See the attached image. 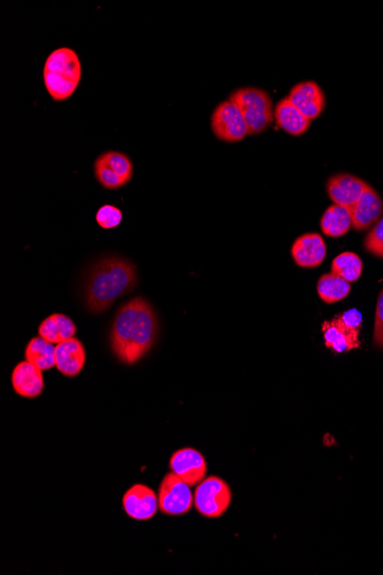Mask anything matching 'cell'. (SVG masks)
<instances>
[{"instance_id":"1","label":"cell","mask_w":383,"mask_h":575,"mask_svg":"<svg viewBox=\"0 0 383 575\" xmlns=\"http://www.w3.org/2000/svg\"><path fill=\"white\" fill-rule=\"evenodd\" d=\"M158 334L159 321L153 307L138 296L116 312L110 337L113 354L121 363L134 365L154 347Z\"/></svg>"},{"instance_id":"2","label":"cell","mask_w":383,"mask_h":575,"mask_svg":"<svg viewBox=\"0 0 383 575\" xmlns=\"http://www.w3.org/2000/svg\"><path fill=\"white\" fill-rule=\"evenodd\" d=\"M137 285V268L121 256L99 260L86 273L83 299L93 315L108 311L117 299L132 293Z\"/></svg>"},{"instance_id":"3","label":"cell","mask_w":383,"mask_h":575,"mask_svg":"<svg viewBox=\"0 0 383 575\" xmlns=\"http://www.w3.org/2000/svg\"><path fill=\"white\" fill-rule=\"evenodd\" d=\"M47 93L55 102L72 97L82 80L80 56L69 47H60L47 56L43 71Z\"/></svg>"},{"instance_id":"4","label":"cell","mask_w":383,"mask_h":575,"mask_svg":"<svg viewBox=\"0 0 383 575\" xmlns=\"http://www.w3.org/2000/svg\"><path fill=\"white\" fill-rule=\"evenodd\" d=\"M241 112L250 134H260L272 124L274 110L271 97L262 89L241 88L233 91L229 98Z\"/></svg>"},{"instance_id":"5","label":"cell","mask_w":383,"mask_h":575,"mask_svg":"<svg viewBox=\"0 0 383 575\" xmlns=\"http://www.w3.org/2000/svg\"><path fill=\"white\" fill-rule=\"evenodd\" d=\"M232 502V491L223 479L209 477L194 491V507L200 515L216 520L224 515Z\"/></svg>"},{"instance_id":"6","label":"cell","mask_w":383,"mask_h":575,"mask_svg":"<svg viewBox=\"0 0 383 575\" xmlns=\"http://www.w3.org/2000/svg\"><path fill=\"white\" fill-rule=\"evenodd\" d=\"M159 510L167 516H182L190 512L194 504L191 486L182 479L170 472L159 487Z\"/></svg>"},{"instance_id":"7","label":"cell","mask_w":383,"mask_h":575,"mask_svg":"<svg viewBox=\"0 0 383 575\" xmlns=\"http://www.w3.org/2000/svg\"><path fill=\"white\" fill-rule=\"evenodd\" d=\"M211 129L216 138L224 143L241 142L250 134L241 112L230 100L217 104L211 115Z\"/></svg>"},{"instance_id":"8","label":"cell","mask_w":383,"mask_h":575,"mask_svg":"<svg viewBox=\"0 0 383 575\" xmlns=\"http://www.w3.org/2000/svg\"><path fill=\"white\" fill-rule=\"evenodd\" d=\"M170 470L190 486H195L206 478L207 461L201 452L193 448H182L173 452Z\"/></svg>"},{"instance_id":"9","label":"cell","mask_w":383,"mask_h":575,"mask_svg":"<svg viewBox=\"0 0 383 575\" xmlns=\"http://www.w3.org/2000/svg\"><path fill=\"white\" fill-rule=\"evenodd\" d=\"M122 503L126 515L136 520H150L159 510V498L155 491L142 483L126 491Z\"/></svg>"},{"instance_id":"10","label":"cell","mask_w":383,"mask_h":575,"mask_svg":"<svg viewBox=\"0 0 383 575\" xmlns=\"http://www.w3.org/2000/svg\"><path fill=\"white\" fill-rule=\"evenodd\" d=\"M352 228L358 231L368 230L381 220L383 202L380 194L371 185L360 195L358 202L350 208Z\"/></svg>"},{"instance_id":"11","label":"cell","mask_w":383,"mask_h":575,"mask_svg":"<svg viewBox=\"0 0 383 575\" xmlns=\"http://www.w3.org/2000/svg\"><path fill=\"white\" fill-rule=\"evenodd\" d=\"M368 186V183L350 173H338L328 182V193L334 204L351 208Z\"/></svg>"},{"instance_id":"12","label":"cell","mask_w":383,"mask_h":575,"mask_svg":"<svg viewBox=\"0 0 383 575\" xmlns=\"http://www.w3.org/2000/svg\"><path fill=\"white\" fill-rule=\"evenodd\" d=\"M289 98L310 121L321 115L326 104L324 91L312 81L296 84L291 89Z\"/></svg>"},{"instance_id":"13","label":"cell","mask_w":383,"mask_h":575,"mask_svg":"<svg viewBox=\"0 0 383 575\" xmlns=\"http://www.w3.org/2000/svg\"><path fill=\"white\" fill-rule=\"evenodd\" d=\"M323 330L325 345L335 352H345L360 347L359 331L350 328L343 322L341 315L332 321L324 322Z\"/></svg>"},{"instance_id":"14","label":"cell","mask_w":383,"mask_h":575,"mask_svg":"<svg viewBox=\"0 0 383 575\" xmlns=\"http://www.w3.org/2000/svg\"><path fill=\"white\" fill-rule=\"evenodd\" d=\"M290 253L299 267L307 269L319 267L326 258L324 239L318 233L303 234L296 239Z\"/></svg>"},{"instance_id":"15","label":"cell","mask_w":383,"mask_h":575,"mask_svg":"<svg viewBox=\"0 0 383 575\" xmlns=\"http://www.w3.org/2000/svg\"><path fill=\"white\" fill-rule=\"evenodd\" d=\"M12 386L17 395L36 399L44 391L45 382L41 369L28 361L20 362L12 372Z\"/></svg>"},{"instance_id":"16","label":"cell","mask_w":383,"mask_h":575,"mask_svg":"<svg viewBox=\"0 0 383 575\" xmlns=\"http://www.w3.org/2000/svg\"><path fill=\"white\" fill-rule=\"evenodd\" d=\"M86 362V352L81 340L72 338L55 346V367L66 377H76Z\"/></svg>"},{"instance_id":"17","label":"cell","mask_w":383,"mask_h":575,"mask_svg":"<svg viewBox=\"0 0 383 575\" xmlns=\"http://www.w3.org/2000/svg\"><path fill=\"white\" fill-rule=\"evenodd\" d=\"M274 119L278 126L291 136H301L311 125V121L290 102L289 97L277 104L274 108Z\"/></svg>"},{"instance_id":"18","label":"cell","mask_w":383,"mask_h":575,"mask_svg":"<svg viewBox=\"0 0 383 575\" xmlns=\"http://www.w3.org/2000/svg\"><path fill=\"white\" fill-rule=\"evenodd\" d=\"M76 325L71 317L64 313H54L42 322L38 328L39 337L47 340L51 343H59L74 338L76 334Z\"/></svg>"},{"instance_id":"19","label":"cell","mask_w":383,"mask_h":575,"mask_svg":"<svg viewBox=\"0 0 383 575\" xmlns=\"http://www.w3.org/2000/svg\"><path fill=\"white\" fill-rule=\"evenodd\" d=\"M352 226L350 209L339 204L326 209L320 221L321 231L326 236L338 238L345 236Z\"/></svg>"},{"instance_id":"20","label":"cell","mask_w":383,"mask_h":575,"mask_svg":"<svg viewBox=\"0 0 383 575\" xmlns=\"http://www.w3.org/2000/svg\"><path fill=\"white\" fill-rule=\"evenodd\" d=\"M25 361L34 365L42 372H47L55 367V347L54 343L41 337L33 338L25 351Z\"/></svg>"},{"instance_id":"21","label":"cell","mask_w":383,"mask_h":575,"mask_svg":"<svg viewBox=\"0 0 383 575\" xmlns=\"http://www.w3.org/2000/svg\"><path fill=\"white\" fill-rule=\"evenodd\" d=\"M350 290V283L333 273L321 276L317 284L318 295L326 303L341 302V300L346 299L349 295Z\"/></svg>"},{"instance_id":"22","label":"cell","mask_w":383,"mask_h":575,"mask_svg":"<svg viewBox=\"0 0 383 575\" xmlns=\"http://www.w3.org/2000/svg\"><path fill=\"white\" fill-rule=\"evenodd\" d=\"M332 273L348 283H354L359 280L363 273V261L355 253H342L333 260Z\"/></svg>"},{"instance_id":"23","label":"cell","mask_w":383,"mask_h":575,"mask_svg":"<svg viewBox=\"0 0 383 575\" xmlns=\"http://www.w3.org/2000/svg\"><path fill=\"white\" fill-rule=\"evenodd\" d=\"M99 156L117 176L121 177V180L123 181L125 184H128V183L133 180V164L128 155L121 154V152L108 151Z\"/></svg>"},{"instance_id":"24","label":"cell","mask_w":383,"mask_h":575,"mask_svg":"<svg viewBox=\"0 0 383 575\" xmlns=\"http://www.w3.org/2000/svg\"><path fill=\"white\" fill-rule=\"evenodd\" d=\"M94 175L100 185L106 190H119L125 183L98 156L94 163Z\"/></svg>"},{"instance_id":"25","label":"cell","mask_w":383,"mask_h":575,"mask_svg":"<svg viewBox=\"0 0 383 575\" xmlns=\"http://www.w3.org/2000/svg\"><path fill=\"white\" fill-rule=\"evenodd\" d=\"M123 220V213L113 204H103L95 214V221L104 230L117 228Z\"/></svg>"},{"instance_id":"26","label":"cell","mask_w":383,"mask_h":575,"mask_svg":"<svg viewBox=\"0 0 383 575\" xmlns=\"http://www.w3.org/2000/svg\"><path fill=\"white\" fill-rule=\"evenodd\" d=\"M364 246L371 254L383 259V217L369 231L368 237L365 238Z\"/></svg>"},{"instance_id":"27","label":"cell","mask_w":383,"mask_h":575,"mask_svg":"<svg viewBox=\"0 0 383 575\" xmlns=\"http://www.w3.org/2000/svg\"><path fill=\"white\" fill-rule=\"evenodd\" d=\"M374 343L383 348V290L378 294L376 323H374Z\"/></svg>"},{"instance_id":"28","label":"cell","mask_w":383,"mask_h":575,"mask_svg":"<svg viewBox=\"0 0 383 575\" xmlns=\"http://www.w3.org/2000/svg\"><path fill=\"white\" fill-rule=\"evenodd\" d=\"M343 322L352 329L360 330L361 313L357 309H351L349 312L339 313Z\"/></svg>"}]
</instances>
